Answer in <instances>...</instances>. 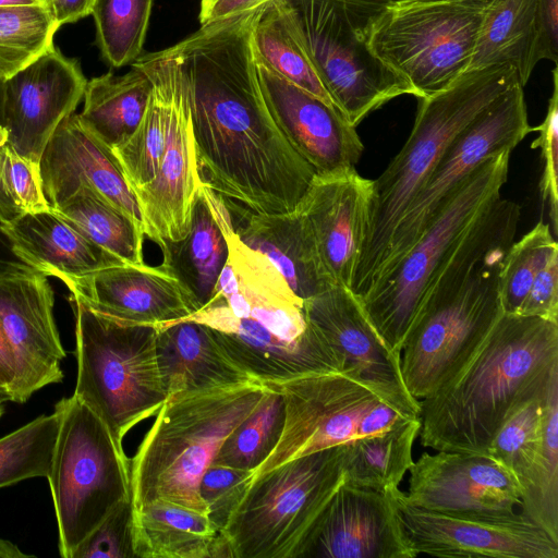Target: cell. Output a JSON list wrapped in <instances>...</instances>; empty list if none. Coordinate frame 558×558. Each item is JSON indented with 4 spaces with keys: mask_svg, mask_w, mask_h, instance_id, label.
<instances>
[{
    "mask_svg": "<svg viewBox=\"0 0 558 558\" xmlns=\"http://www.w3.org/2000/svg\"><path fill=\"white\" fill-rule=\"evenodd\" d=\"M86 83L77 60L54 46L4 81L3 119L9 145L21 157L39 165L52 134L83 99Z\"/></svg>",
    "mask_w": 558,
    "mask_h": 558,
    "instance_id": "cell-17",
    "label": "cell"
},
{
    "mask_svg": "<svg viewBox=\"0 0 558 558\" xmlns=\"http://www.w3.org/2000/svg\"><path fill=\"white\" fill-rule=\"evenodd\" d=\"M519 83L513 66L496 64L468 71L444 90L418 98L408 140L373 180L367 230L350 288L359 299L375 284L401 218L451 142Z\"/></svg>",
    "mask_w": 558,
    "mask_h": 558,
    "instance_id": "cell-4",
    "label": "cell"
},
{
    "mask_svg": "<svg viewBox=\"0 0 558 558\" xmlns=\"http://www.w3.org/2000/svg\"><path fill=\"white\" fill-rule=\"evenodd\" d=\"M43 4V0H0V8Z\"/></svg>",
    "mask_w": 558,
    "mask_h": 558,
    "instance_id": "cell-55",
    "label": "cell"
},
{
    "mask_svg": "<svg viewBox=\"0 0 558 558\" xmlns=\"http://www.w3.org/2000/svg\"><path fill=\"white\" fill-rule=\"evenodd\" d=\"M0 181L22 214L50 209L43 191L39 165L21 157L9 144L0 153Z\"/></svg>",
    "mask_w": 558,
    "mask_h": 558,
    "instance_id": "cell-44",
    "label": "cell"
},
{
    "mask_svg": "<svg viewBox=\"0 0 558 558\" xmlns=\"http://www.w3.org/2000/svg\"><path fill=\"white\" fill-rule=\"evenodd\" d=\"M283 424V397L279 391L266 387L255 409L227 436L211 465L254 473L279 441Z\"/></svg>",
    "mask_w": 558,
    "mask_h": 558,
    "instance_id": "cell-37",
    "label": "cell"
},
{
    "mask_svg": "<svg viewBox=\"0 0 558 558\" xmlns=\"http://www.w3.org/2000/svg\"><path fill=\"white\" fill-rule=\"evenodd\" d=\"M398 489L383 493L342 483L296 558L416 557L399 514Z\"/></svg>",
    "mask_w": 558,
    "mask_h": 558,
    "instance_id": "cell-16",
    "label": "cell"
},
{
    "mask_svg": "<svg viewBox=\"0 0 558 558\" xmlns=\"http://www.w3.org/2000/svg\"><path fill=\"white\" fill-rule=\"evenodd\" d=\"M156 352L168 395L256 380L242 369L201 323L156 325Z\"/></svg>",
    "mask_w": 558,
    "mask_h": 558,
    "instance_id": "cell-28",
    "label": "cell"
},
{
    "mask_svg": "<svg viewBox=\"0 0 558 558\" xmlns=\"http://www.w3.org/2000/svg\"><path fill=\"white\" fill-rule=\"evenodd\" d=\"M372 184L355 168L315 174L295 207L310 226L332 284L351 288L367 230Z\"/></svg>",
    "mask_w": 558,
    "mask_h": 558,
    "instance_id": "cell-21",
    "label": "cell"
},
{
    "mask_svg": "<svg viewBox=\"0 0 558 558\" xmlns=\"http://www.w3.org/2000/svg\"><path fill=\"white\" fill-rule=\"evenodd\" d=\"M13 252L36 271L63 283L125 264L94 244L52 209L23 213L2 222Z\"/></svg>",
    "mask_w": 558,
    "mask_h": 558,
    "instance_id": "cell-25",
    "label": "cell"
},
{
    "mask_svg": "<svg viewBox=\"0 0 558 558\" xmlns=\"http://www.w3.org/2000/svg\"><path fill=\"white\" fill-rule=\"evenodd\" d=\"M58 28L43 4L0 8V82L52 48Z\"/></svg>",
    "mask_w": 558,
    "mask_h": 558,
    "instance_id": "cell-40",
    "label": "cell"
},
{
    "mask_svg": "<svg viewBox=\"0 0 558 558\" xmlns=\"http://www.w3.org/2000/svg\"><path fill=\"white\" fill-rule=\"evenodd\" d=\"M133 63L146 72L153 89L138 126L112 151L134 193L154 180L163 153L168 122V60L161 50L142 54Z\"/></svg>",
    "mask_w": 558,
    "mask_h": 558,
    "instance_id": "cell-32",
    "label": "cell"
},
{
    "mask_svg": "<svg viewBox=\"0 0 558 558\" xmlns=\"http://www.w3.org/2000/svg\"><path fill=\"white\" fill-rule=\"evenodd\" d=\"M77 375L74 396L105 423L118 446L156 415L169 395L156 352L157 326L101 314L72 296Z\"/></svg>",
    "mask_w": 558,
    "mask_h": 558,
    "instance_id": "cell-6",
    "label": "cell"
},
{
    "mask_svg": "<svg viewBox=\"0 0 558 558\" xmlns=\"http://www.w3.org/2000/svg\"><path fill=\"white\" fill-rule=\"evenodd\" d=\"M517 315L558 322V252L535 277Z\"/></svg>",
    "mask_w": 558,
    "mask_h": 558,
    "instance_id": "cell-47",
    "label": "cell"
},
{
    "mask_svg": "<svg viewBox=\"0 0 558 558\" xmlns=\"http://www.w3.org/2000/svg\"><path fill=\"white\" fill-rule=\"evenodd\" d=\"M5 400V399H4Z\"/></svg>",
    "mask_w": 558,
    "mask_h": 558,
    "instance_id": "cell-58",
    "label": "cell"
},
{
    "mask_svg": "<svg viewBox=\"0 0 558 558\" xmlns=\"http://www.w3.org/2000/svg\"><path fill=\"white\" fill-rule=\"evenodd\" d=\"M122 75L108 72L87 81L78 119L100 142L113 149L138 126L153 89L137 64Z\"/></svg>",
    "mask_w": 558,
    "mask_h": 558,
    "instance_id": "cell-31",
    "label": "cell"
},
{
    "mask_svg": "<svg viewBox=\"0 0 558 558\" xmlns=\"http://www.w3.org/2000/svg\"><path fill=\"white\" fill-rule=\"evenodd\" d=\"M159 247L163 257L160 265L179 281L195 312L207 305L229 258L219 195L203 182L193 203L187 233L180 240L165 241Z\"/></svg>",
    "mask_w": 558,
    "mask_h": 558,
    "instance_id": "cell-27",
    "label": "cell"
},
{
    "mask_svg": "<svg viewBox=\"0 0 558 558\" xmlns=\"http://www.w3.org/2000/svg\"><path fill=\"white\" fill-rule=\"evenodd\" d=\"M266 104L283 134L316 174L355 168L364 145L347 118L255 59Z\"/></svg>",
    "mask_w": 558,
    "mask_h": 558,
    "instance_id": "cell-20",
    "label": "cell"
},
{
    "mask_svg": "<svg viewBox=\"0 0 558 558\" xmlns=\"http://www.w3.org/2000/svg\"><path fill=\"white\" fill-rule=\"evenodd\" d=\"M228 204L241 214L242 223L234 227L239 239L270 259L299 298L306 300L333 286L299 209L256 214L234 203Z\"/></svg>",
    "mask_w": 558,
    "mask_h": 558,
    "instance_id": "cell-26",
    "label": "cell"
},
{
    "mask_svg": "<svg viewBox=\"0 0 558 558\" xmlns=\"http://www.w3.org/2000/svg\"><path fill=\"white\" fill-rule=\"evenodd\" d=\"M404 499L441 513H512L521 504L515 477L484 453L424 452L409 470Z\"/></svg>",
    "mask_w": 558,
    "mask_h": 558,
    "instance_id": "cell-18",
    "label": "cell"
},
{
    "mask_svg": "<svg viewBox=\"0 0 558 558\" xmlns=\"http://www.w3.org/2000/svg\"><path fill=\"white\" fill-rule=\"evenodd\" d=\"M64 284L93 310L130 323L161 325L195 312L179 281L161 265L122 264Z\"/></svg>",
    "mask_w": 558,
    "mask_h": 558,
    "instance_id": "cell-24",
    "label": "cell"
},
{
    "mask_svg": "<svg viewBox=\"0 0 558 558\" xmlns=\"http://www.w3.org/2000/svg\"><path fill=\"white\" fill-rule=\"evenodd\" d=\"M537 0H489L468 71L509 64L524 87L539 59Z\"/></svg>",
    "mask_w": 558,
    "mask_h": 558,
    "instance_id": "cell-30",
    "label": "cell"
},
{
    "mask_svg": "<svg viewBox=\"0 0 558 558\" xmlns=\"http://www.w3.org/2000/svg\"><path fill=\"white\" fill-rule=\"evenodd\" d=\"M488 1L415 0L384 7L363 27L373 54L424 98L466 72Z\"/></svg>",
    "mask_w": 558,
    "mask_h": 558,
    "instance_id": "cell-9",
    "label": "cell"
},
{
    "mask_svg": "<svg viewBox=\"0 0 558 558\" xmlns=\"http://www.w3.org/2000/svg\"><path fill=\"white\" fill-rule=\"evenodd\" d=\"M307 322L343 360L344 367L378 386L396 399L421 410L403 383L400 353L389 349L366 316L357 296L333 284L303 300Z\"/></svg>",
    "mask_w": 558,
    "mask_h": 558,
    "instance_id": "cell-22",
    "label": "cell"
},
{
    "mask_svg": "<svg viewBox=\"0 0 558 558\" xmlns=\"http://www.w3.org/2000/svg\"><path fill=\"white\" fill-rule=\"evenodd\" d=\"M520 216L513 201L489 204L429 283L400 352L403 383L416 400L456 376L501 315L499 276Z\"/></svg>",
    "mask_w": 558,
    "mask_h": 558,
    "instance_id": "cell-2",
    "label": "cell"
},
{
    "mask_svg": "<svg viewBox=\"0 0 558 558\" xmlns=\"http://www.w3.org/2000/svg\"><path fill=\"white\" fill-rule=\"evenodd\" d=\"M265 391L260 381L252 380L170 395L130 459L133 509L165 500L208 515L201 480Z\"/></svg>",
    "mask_w": 558,
    "mask_h": 558,
    "instance_id": "cell-5",
    "label": "cell"
},
{
    "mask_svg": "<svg viewBox=\"0 0 558 558\" xmlns=\"http://www.w3.org/2000/svg\"><path fill=\"white\" fill-rule=\"evenodd\" d=\"M60 426L59 413L40 415L0 438V488L47 477Z\"/></svg>",
    "mask_w": 558,
    "mask_h": 558,
    "instance_id": "cell-41",
    "label": "cell"
},
{
    "mask_svg": "<svg viewBox=\"0 0 558 558\" xmlns=\"http://www.w3.org/2000/svg\"><path fill=\"white\" fill-rule=\"evenodd\" d=\"M52 210L87 240L123 263H145L143 228L93 187L80 185Z\"/></svg>",
    "mask_w": 558,
    "mask_h": 558,
    "instance_id": "cell-34",
    "label": "cell"
},
{
    "mask_svg": "<svg viewBox=\"0 0 558 558\" xmlns=\"http://www.w3.org/2000/svg\"><path fill=\"white\" fill-rule=\"evenodd\" d=\"M546 393L547 390L512 414L485 452L515 477L521 495L530 484L541 453Z\"/></svg>",
    "mask_w": 558,
    "mask_h": 558,
    "instance_id": "cell-39",
    "label": "cell"
},
{
    "mask_svg": "<svg viewBox=\"0 0 558 558\" xmlns=\"http://www.w3.org/2000/svg\"><path fill=\"white\" fill-rule=\"evenodd\" d=\"M553 93L548 100L547 112L541 124L533 128L538 136L532 142L531 148H539L544 161V170L539 184L543 203L549 204V218L553 231L558 229V69L553 72Z\"/></svg>",
    "mask_w": 558,
    "mask_h": 558,
    "instance_id": "cell-46",
    "label": "cell"
},
{
    "mask_svg": "<svg viewBox=\"0 0 558 558\" xmlns=\"http://www.w3.org/2000/svg\"><path fill=\"white\" fill-rule=\"evenodd\" d=\"M399 514L416 555L558 558V543L522 512L441 513L410 505L398 489Z\"/></svg>",
    "mask_w": 558,
    "mask_h": 558,
    "instance_id": "cell-14",
    "label": "cell"
},
{
    "mask_svg": "<svg viewBox=\"0 0 558 558\" xmlns=\"http://www.w3.org/2000/svg\"><path fill=\"white\" fill-rule=\"evenodd\" d=\"M512 150L484 160L452 193L416 242L360 300L372 325L400 353L422 299L480 214L500 197Z\"/></svg>",
    "mask_w": 558,
    "mask_h": 558,
    "instance_id": "cell-11",
    "label": "cell"
},
{
    "mask_svg": "<svg viewBox=\"0 0 558 558\" xmlns=\"http://www.w3.org/2000/svg\"><path fill=\"white\" fill-rule=\"evenodd\" d=\"M210 0H201V8L206 5Z\"/></svg>",
    "mask_w": 558,
    "mask_h": 558,
    "instance_id": "cell-57",
    "label": "cell"
},
{
    "mask_svg": "<svg viewBox=\"0 0 558 558\" xmlns=\"http://www.w3.org/2000/svg\"><path fill=\"white\" fill-rule=\"evenodd\" d=\"M131 499L118 505L75 549L72 558H135Z\"/></svg>",
    "mask_w": 558,
    "mask_h": 558,
    "instance_id": "cell-43",
    "label": "cell"
},
{
    "mask_svg": "<svg viewBox=\"0 0 558 558\" xmlns=\"http://www.w3.org/2000/svg\"><path fill=\"white\" fill-rule=\"evenodd\" d=\"M558 375V322L502 312L447 384L421 402V445L486 452L504 423Z\"/></svg>",
    "mask_w": 558,
    "mask_h": 558,
    "instance_id": "cell-3",
    "label": "cell"
},
{
    "mask_svg": "<svg viewBox=\"0 0 558 558\" xmlns=\"http://www.w3.org/2000/svg\"><path fill=\"white\" fill-rule=\"evenodd\" d=\"M251 41L255 59L287 81L335 107L271 1L259 12L252 29Z\"/></svg>",
    "mask_w": 558,
    "mask_h": 558,
    "instance_id": "cell-35",
    "label": "cell"
},
{
    "mask_svg": "<svg viewBox=\"0 0 558 558\" xmlns=\"http://www.w3.org/2000/svg\"><path fill=\"white\" fill-rule=\"evenodd\" d=\"M16 385V365L7 337L0 325V395L5 401L14 398Z\"/></svg>",
    "mask_w": 558,
    "mask_h": 558,
    "instance_id": "cell-51",
    "label": "cell"
},
{
    "mask_svg": "<svg viewBox=\"0 0 558 558\" xmlns=\"http://www.w3.org/2000/svg\"><path fill=\"white\" fill-rule=\"evenodd\" d=\"M136 558H231L227 541L208 515L153 500L133 509Z\"/></svg>",
    "mask_w": 558,
    "mask_h": 558,
    "instance_id": "cell-29",
    "label": "cell"
},
{
    "mask_svg": "<svg viewBox=\"0 0 558 558\" xmlns=\"http://www.w3.org/2000/svg\"><path fill=\"white\" fill-rule=\"evenodd\" d=\"M335 107L357 126L388 101L414 96L383 64L363 37V25L341 0H271Z\"/></svg>",
    "mask_w": 558,
    "mask_h": 558,
    "instance_id": "cell-12",
    "label": "cell"
},
{
    "mask_svg": "<svg viewBox=\"0 0 558 558\" xmlns=\"http://www.w3.org/2000/svg\"><path fill=\"white\" fill-rule=\"evenodd\" d=\"M347 8L351 11L353 16L360 22L363 27L365 22L384 7L403 2V1H415V0H341ZM489 1V0H481Z\"/></svg>",
    "mask_w": 558,
    "mask_h": 558,
    "instance_id": "cell-53",
    "label": "cell"
},
{
    "mask_svg": "<svg viewBox=\"0 0 558 558\" xmlns=\"http://www.w3.org/2000/svg\"><path fill=\"white\" fill-rule=\"evenodd\" d=\"M94 3L95 0H43V5L58 27L92 14Z\"/></svg>",
    "mask_w": 558,
    "mask_h": 558,
    "instance_id": "cell-50",
    "label": "cell"
},
{
    "mask_svg": "<svg viewBox=\"0 0 558 558\" xmlns=\"http://www.w3.org/2000/svg\"><path fill=\"white\" fill-rule=\"evenodd\" d=\"M541 29L539 59L558 61V0H537Z\"/></svg>",
    "mask_w": 558,
    "mask_h": 558,
    "instance_id": "cell-48",
    "label": "cell"
},
{
    "mask_svg": "<svg viewBox=\"0 0 558 558\" xmlns=\"http://www.w3.org/2000/svg\"><path fill=\"white\" fill-rule=\"evenodd\" d=\"M271 0H210L201 8L199 23L207 24L217 22L233 15L260 8Z\"/></svg>",
    "mask_w": 558,
    "mask_h": 558,
    "instance_id": "cell-49",
    "label": "cell"
},
{
    "mask_svg": "<svg viewBox=\"0 0 558 558\" xmlns=\"http://www.w3.org/2000/svg\"><path fill=\"white\" fill-rule=\"evenodd\" d=\"M154 0H95L96 45L112 68L142 56Z\"/></svg>",
    "mask_w": 558,
    "mask_h": 558,
    "instance_id": "cell-38",
    "label": "cell"
},
{
    "mask_svg": "<svg viewBox=\"0 0 558 558\" xmlns=\"http://www.w3.org/2000/svg\"><path fill=\"white\" fill-rule=\"evenodd\" d=\"M39 168L43 191L51 209L85 184L143 228L136 197L112 149L94 136L77 114L68 116L59 124L43 153Z\"/></svg>",
    "mask_w": 558,
    "mask_h": 558,
    "instance_id": "cell-23",
    "label": "cell"
},
{
    "mask_svg": "<svg viewBox=\"0 0 558 558\" xmlns=\"http://www.w3.org/2000/svg\"><path fill=\"white\" fill-rule=\"evenodd\" d=\"M0 325L16 365L13 402L63 379L65 351L53 317V291L40 272L0 276Z\"/></svg>",
    "mask_w": 558,
    "mask_h": 558,
    "instance_id": "cell-19",
    "label": "cell"
},
{
    "mask_svg": "<svg viewBox=\"0 0 558 558\" xmlns=\"http://www.w3.org/2000/svg\"><path fill=\"white\" fill-rule=\"evenodd\" d=\"M60 426L47 480L59 553L75 549L122 501L131 499L130 458L99 416L74 395L59 400Z\"/></svg>",
    "mask_w": 558,
    "mask_h": 558,
    "instance_id": "cell-8",
    "label": "cell"
},
{
    "mask_svg": "<svg viewBox=\"0 0 558 558\" xmlns=\"http://www.w3.org/2000/svg\"><path fill=\"white\" fill-rule=\"evenodd\" d=\"M264 386L282 395L284 424L252 481L289 460L378 435L421 414L350 368Z\"/></svg>",
    "mask_w": 558,
    "mask_h": 558,
    "instance_id": "cell-7",
    "label": "cell"
},
{
    "mask_svg": "<svg viewBox=\"0 0 558 558\" xmlns=\"http://www.w3.org/2000/svg\"><path fill=\"white\" fill-rule=\"evenodd\" d=\"M253 471L210 465L199 483V494L207 506L208 517L221 531L245 495Z\"/></svg>",
    "mask_w": 558,
    "mask_h": 558,
    "instance_id": "cell-45",
    "label": "cell"
},
{
    "mask_svg": "<svg viewBox=\"0 0 558 558\" xmlns=\"http://www.w3.org/2000/svg\"><path fill=\"white\" fill-rule=\"evenodd\" d=\"M3 402H5L4 398L0 395V417L4 412Z\"/></svg>",
    "mask_w": 558,
    "mask_h": 558,
    "instance_id": "cell-56",
    "label": "cell"
},
{
    "mask_svg": "<svg viewBox=\"0 0 558 558\" xmlns=\"http://www.w3.org/2000/svg\"><path fill=\"white\" fill-rule=\"evenodd\" d=\"M420 429L417 417L347 444L343 483L383 493L397 490L414 462L412 449Z\"/></svg>",
    "mask_w": 558,
    "mask_h": 558,
    "instance_id": "cell-33",
    "label": "cell"
},
{
    "mask_svg": "<svg viewBox=\"0 0 558 558\" xmlns=\"http://www.w3.org/2000/svg\"><path fill=\"white\" fill-rule=\"evenodd\" d=\"M523 88L519 83L504 93L451 142L401 218L376 282L416 242L452 193L484 160L502 150H513L533 132Z\"/></svg>",
    "mask_w": 558,
    "mask_h": 558,
    "instance_id": "cell-13",
    "label": "cell"
},
{
    "mask_svg": "<svg viewBox=\"0 0 558 558\" xmlns=\"http://www.w3.org/2000/svg\"><path fill=\"white\" fill-rule=\"evenodd\" d=\"M168 60V122L158 172L134 192L144 235L160 246L189 231L193 203L203 183L197 162L187 85L175 58Z\"/></svg>",
    "mask_w": 558,
    "mask_h": 558,
    "instance_id": "cell-15",
    "label": "cell"
},
{
    "mask_svg": "<svg viewBox=\"0 0 558 558\" xmlns=\"http://www.w3.org/2000/svg\"><path fill=\"white\" fill-rule=\"evenodd\" d=\"M34 557L23 553L14 543L0 538V558H25Z\"/></svg>",
    "mask_w": 558,
    "mask_h": 558,
    "instance_id": "cell-54",
    "label": "cell"
},
{
    "mask_svg": "<svg viewBox=\"0 0 558 558\" xmlns=\"http://www.w3.org/2000/svg\"><path fill=\"white\" fill-rule=\"evenodd\" d=\"M263 7L217 22L167 48L184 75L202 181L256 214L294 210L314 169L264 98L252 47Z\"/></svg>",
    "mask_w": 558,
    "mask_h": 558,
    "instance_id": "cell-1",
    "label": "cell"
},
{
    "mask_svg": "<svg viewBox=\"0 0 558 558\" xmlns=\"http://www.w3.org/2000/svg\"><path fill=\"white\" fill-rule=\"evenodd\" d=\"M345 447L289 460L253 480L220 531L231 558H296L343 483Z\"/></svg>",
    "mask_w": 558,
    "mask_h": 558,
    "instance_id": "cell-10",
    "label": "cell"
},
{
    "mask_svg": "<svg viewBox=\"0 0 558 558\" xmlns=\"http://www.w3.org/2000/svg\"><path fill=\"white\" fill-rule=\"evenodd\" d=\"M3 82H0V153L9 144L8 131L3 119ZM22 213L3 191L0 181V220L10 221Z\"/></svg>",
    "mask_w": 558,
    "mask_h": 558,
    "instance_id": "cell-52",
    "label": "cell"
},
{
    "mask_svg": "<svg viewBox=\"0 0 558 558\" xmlns=\"http://www.w3.org/2000/svg\"><path fill=\"white\" fill-rule=\"evenodd\" d=\"M519 507L558 543V375L547 389L541 453Z\"/></svg>",
    "mask_w": 558,
    "mask_h": 558,
    "instance_id": "cell-36",
    "label": "cell"
},
{
    "mask_svg": "<svg viewBox=\"0 0 558 558\" xmlns=\"http://www.w3.org/2000/svg\"><path fill=\"white\" fill-rule=\"evenodd\" d=\"M557 252L555 235L544 221L510 245L499 276L502 312L518 314L535 277Z\"/></svg>",
    "mask_w": 558,
    "mask_h": 558,
    "instance_id": "cell-42",
    "label": "cell"
}]
</instances>
